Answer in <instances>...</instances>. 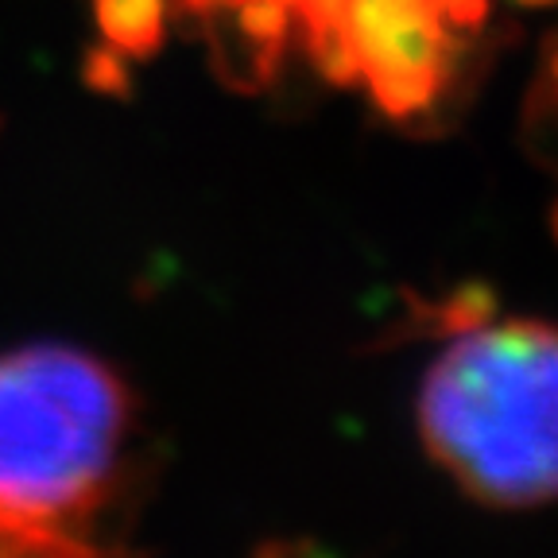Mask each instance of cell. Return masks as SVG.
Here are the masks:
<instances>
[{"mask_svg": "<svg viewBox=\"0 0 558 558\" xmlns=\"http://www.w3.org/2000/svg\"><path fill=\"white\" fill-rule=\"evenodd\" d=\"M132 430V392L78 345L0 353V508L39 523L89 515L113 488Z\"/></svg>", "mask_w": 558, "mask_h": 558, "instance_id": "obj_2", "label": "cell"}, {"mask_svg": "<svg viewBox=\"0 0 558 558\" xmlns=\"http://www.w3.org/2000/svg\"><path fill=\"white\" fill-rule=\"evenodd\" d=\"M299 32H303L306 54H311V62L318 66V74H323L326 82H333V86H361L357 54H353V47H349L338 20L299 24Z\"/></svg>", "mask_w": 558, "mask_h": 558, "instance_id": "obj_6", "label": "cell"}, {"mask_svg": "<svg viewBox=\"0 0 558 558\" xmlns=\"http://www.w3.org/2000/svg\"><path fill=\"white\" fill-rule=\"evenodd\" d=\"M94 20L121 59L148 62L167 39V0H94Z\"/></svg>", "mask_w": 558, "mask_h": 558, "instance_id": "obj_5", "label": "cell"}, {"mask_svg": "<svg viewBox=\"0 0 558 558\" xmlns=\"http://www.w3.org/2000/svg\"><path fill=\"white\" fill-rule=\"evenodd\" d=\"M547 70H550V82H555V94H558V51L550 54V66Z\"/></svg>", "mask_w": 558, "mask_h": 558, "instance_id": "obj_8", "label": "cell"}, {"mask_svg": "<svg viewBox=\"0 0 558 558\" xmlns=\"http://www.w3.org/2000/svg\"><path fill=\"white\" fill-rule=\"evenodd\" d=\"M279 4H288V9H291V12H295V9H299V4H303V0H279Z\"/></svg>", "mask_w": 558, "mask_h": 558, "instance_id": "obj_10", "label": "cell"}, {"mask_svg": "<svg viewBox=\"0 0 558 558\" xmlns=\"http://www.w3.org/2000/svg\"><path fill=\"white\" fill-rule=\"evenodd\" d=\"M341 32L361 86L392 121L423 117L450 86L458 44L435 0H341Z\"/></svg>", "mask_w": 558, "mask_h": 558, "instance_id": "obj_3", "label": "cell"}, {"mask_svg": "<svg viewBox=\"0 0 558 558\" xmlns=\"http://www.w3.org/2000/svg\"><path fill=\"white\" fill-rule=\"evenodd\" d=\"M550 233H555V241H558V202L550 206Z\"/></svg>", "mask_w": 558, "mask_h": 558, "instance_id": "obj_9", "label": "cell"}, {"mask_svg": "<svg viewBox=\"0 0 558 558\" xmlns=\"http://www.w3.org/2000/svg\"><path fill=\"white\" fill-rule=\"evenodd\" d=\"M418 438L488 508L558 500V326L477 318L453 330L418 384Z\"/></svg>", "mask_w": 558, "mask_h": 558, "instance_id": "obj_1", "label": "cell"}, {"mask_svg": "<svg viewBox=\"0 0 558 558\" xmlns=\"http://www.w3.org/2000/svg\"><path fill=\"white\" fill-rule=\"evenodd\" d=\"M520 4H550V0H520Z\"/></svg>", "mask_w": 558, "mask_h": 558, "instance_id": "obj_11", "label": "cell"}, {"mask_svg": "<svg viewBox=\"0 0 558 558\" xmlns=\"http://www.w3.org/2000/svg\"><path fill=\"white\" fill-rule=\"evenodd\" d=\"M435 4H438V12H442V4H446V0H435Z\"/></svg>", "mask_w": 558, "mask_h": 558, "instance_id": "obj_12", "label": "cell"}, {"mask_svg": "<svg viewBox=\"0 0 558 558\" xmlns=\"http://www.w3.org/2000/svg\"><path fill=\"white\" fill-rule=\"evenodd\" d=\"M209 44H214V62H218L221 78L236 89L271 86L279 74V62L288 51L291 20L295 12L279 0H236V4H218V9L202 12Z\"/></svg>", "mask_w": 558, "mask_h": 558, "instance_id": "obj_4", "label": "cell"}, {"mask_svg": "<svg viewBox=\"0 0 558 558\" xmlns=\"http://www.w3.org/2000/svg\"><path fill=\"white\" fill-rule=\"evenodd\" d=\"M82 74H86V82L94 89H101V94H129V66H124V59L117 51H109V47H94V51H86V66H82Z\"/></svg>", "mask_w": 558, "mask_h": 558, "instance_id": "obj_7", "label": "cell"}]
</instances>
